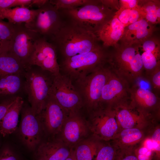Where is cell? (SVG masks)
<instances>
[{"instance_id": "obj_1", "label": "cell", "mask_w": 160, "mask_h": 160, "mask_svg": "<svg viewBox=\"0 0 160 160\" xmlns=\"http://www.w3.org/2000/svg\"><path fill=\"white\" fill-rule=\"evenodd\" d=\"M64 20L59 31L49 41L63 59L89 52L100 46L95 33L75 22Z\"/></svg>"}, {"instance_id": "obj_2", "label": "cell", "mask_w": 160, "mask_h": 160, "mask_svg": "<svg viewBox=\"0 0 160 160\" xmlns=\"http://www.w3.org/2000/svg\"><path fill=\"white\" fill-rule=\"evenodd\" d=\"M140 44L120 43L109 55L107 63L111 71L130 87L143 79V68Z\"/></svg>"}, {"instance_id": "obj_3", "label": "cell", "mask_w": 160, "mask_h": 160, "mask_svg": "<svg viewBox=\"0 0 160 160\" xmlns=\"http://www.w3.org/2000/svg\"><path fill=\"white\" fill-rule=\"evenodd\" d=\"M59 10L64 18L75 22L95 34L116 12L104 4L101 0H92L80 7Z\"/></svg>"}, {"instance_id": "obj_4", "label": "cell", "mask_w": 160, "mask_h": 160, "mask_svg": "<svg viewBox=\"0 0 160 160\" xmlns=\"http://www.w3.org/2000/svg\"><path fill=\"white\" fill-rule=\"evenodd\" d=\"M103 46L89 52L63 59L59 65L60 70L72 80L84 76L106 65L109 52Z\"/></svg>"}, {"instance_id": "obj_5", "label": "cell", "mask_w": 160, "mask_h": 160, "mask_svg": "<svg viewBox=\"0 0 160 160\" xmlns=\"http://www.w3.org/2000/svg\"><path fill=\"white\" fill-rule=\"evenodd\" d=\"M25 70V89L31 110L38 115L44 108L50 95L53 78L51 79L43 71L33 69L32 66Z\"/></svg>"}, {"instance_id": "obj_6", "label": "cell", "mask_w": 160, "mask_h": 160, "mask_svg": "<svg viewBox=\"0 0 160 160\" xmlns=\"http://www.w3.org/2000/svg\"><path fill=\"white\" fill-rule=\"evenodd\" d=\"M105 65L76 80L77 87H76L81 96L83 105L90 112L99 107L103 89L111 72L109 67Z\"/></svg>"}, {"instance_id": "obj_7", "label": "cell", "mask_w": 160, "mask_h": 160, "mask_svg": "<svg viewBox=\"0 0 160 160\" xmlns=\"http://www.w3.org/2000/svg\"><path fill=\"white\" fill-rule=\"evenodd\" d=\"M64 22L60 12L48 0L36 9L32 19L25 25L27 28L49 41L59 31Z\"/></svg>"}, {"instance_id": "obj_8", "label": "cell", "mask_w": 160, "mask_h": 160, "mask_svg": "<svg viewBox=\"0 0 160 160\" xmlns=\"http://www.w3.org/2000/svg\"><path fill=\"white\" fill-rule=\"evenodd\" d=\"M53 76L51 93L68 114L79 112L83 105L81 96L68 76Z\"/></svg>"}, {"instance_id": "obj_9", "label": "cell", "mask_w": 160, "mask_h": 160, "mask_svg": "<svg viewBox=\"0 0 160 160\" xmlns=\"http://www.w3.org/2000/svg\"><path fill=\"white\" fill-rule=\"evenodd\" d=\"M87 123L92 135L103 141L113 140L121 130L113 109L97 108L90 112Z\"/></svg>"}, {"instance_id": "obj_10", "label": "cell", "mask_w": 160, "mask_h": 160, "mask_svg": "<svg viewBox=\"0 0 160 160\" xmlns=\"http://www.w3.org/2000/svg\"><path fill=\"white\" fill-rule=\"evenodd\" d=\"M41 36L27 28L25 23L14 24L9 49L19 57L25 70L30 68L29 62L35 49L36 41Z\"/></svg>"}, {"instance_id": "obj_11", "label": "cell", "mask_w": 160, "mask_h": 160, "mask_svg": "<svg viewBox=\"0 0 160 160\" xmlns=\"http://www.w3.org/2000/svg\"><path fill=\"white\" fill-rule=\"evenodd\" d=\"M130 87L127 82L111 70L102 89L98 108L113 110L119 105L129 102Z\"/></svg>"}, {"instance_id": "obj_12", "label": "cell", "mask_w": 160, "mask_h": 160, "mask_svg": "<svg viewBox=\"0 0 160 160\" xmlns=\"http://www.w3.org/2000/svg\"><path fill=\"white\" fill-rule=\"evenodd\" d=\"M129 103L153 123L160 119V97L151 90L138 84L130 87Z\"/></svg>"}, {"instance_id": "obj_13", "label": "cell", "mask_w": 160, "mask_h": 160, "mask_svg": "<svg viewBox=\"0 0 160 160\" xmlns=\"http://www.w3.org/2000/svg\"><path fill=\"white\" fill-rule=\"evenodd\" d=\"M57 55L55 46L41 36L36 41L35 49L29 62V67L36 65L54 76L58 75L60 73Z\"/></svg>"}, {"instance_id": "obj_14", "label": "cell", "mask_w": 160, "mask_h": 160, "mask_svg": "<svg viewBox=\"0 0 160 160\" xmlns=\"http://www.w3.org/2000/svg\"><path fill=\"white\" fill-rule=\"evenodd\" d=\"M21 110L20 127L21 138L27 148L33 150L41 140V122L38 115L33 113L30 107H24Z\"/></svg>"}, {"instance_id": "obj_15", "label": "cell", "mask_w": 160, "mask_h": 160, "mask_svg": "<svg viewBox=\"0 0 160 160\" xmlns=\"http://www.w3.org/2000/svg\"><path fill=\"white\" fill-rule=\"evenodd\" d=\"M89 132L87 122L79 112L70 113L63 126L60 139L69 146L74 148L86 138Z\"/></svg>"}, {"instance_id": "obj_16", "label": "cell", "mask_w": 160, "mask_h": 160, "mask_svg": "<svg viewBox=\"0 0 160 160\" xmlns=\"http://www.w3.org/2000/svg\"><path fill=\"white\" fill-rule=\"evenodd\" d=\"M68 115L50 93L44 108L38 115L47 132L55 135L60 133Z\"/></svg>"}, {"instance_id": "obj_17", "label": "cell", "mask_w": 160, "mask_h": 160, "mask_svg": "<svg viewBox=\"0 0 160 160\" xmlns=\"http://www.w3.org/2000/svg\"><path fill=\"white\" fill-rule=\"evenodd\" d=\"M120 129L149 128L153 123L129 102L119 105L113 109Z\"/></svg>"}, {"instance_id": "obj_18", "label": "cell", "mask_w": 160, "mask_h": 160, "mask_svg": "<svg viewBox=\"0 0 160 160\" xmlns=\"http://www.w3.org/2000/svg\"><path fill=\"white\" fill-rule=\"evenodd\" d=\"M156 29L154 25L142 19L124 27L121 44H141L153 36Z\"/></svg>"}, {"instance_id": "obj_19", "label": "cell", "mask_w": 160, "mask_h": 160, "mask_svg": "<svg viewBox=\"0 0 160 160\" xmlns=\"http://www.w3.org/2000/svg\"><path fill=\"white\" fill-rule=\"evenodd\" d=\"M73 148L67 145L60 138L43 143L37 150L36 160H65L70 155Z\"/></svg>"}, {"instance_id": "obj_20", "label": "cell", "mask_w": 160, "mask_h": 160, "mask_svg": "<svg viewBox=\"0 0 160 160\" xmlns=\"http://www.w3.org/2000/svg\"><path fill=\"white\" fill-rule=\"evenodd\" d=\"M124 26L114 16L105 24L95 33L99 41L103 43L105 48L112 46L114 48L119 44L124 32Z\"/></svg>"}, {"instance_id": "obj_21", "label": "cell", "mask_w": 160, "mask_h": 160, "mask_svg": "<svg viewBox=\"0 0 160 160\" xmlns=\"http://www.w3.org/2000/svg\"><path fill=\"white\" fill-rule=\"evenodd\" d=\"M149 128L122 129L111 140L121 150L135 149L148 137Z\"/></svg>"}, {"instance_id": "obj_22", "label": "cell", "mask_w": 160, "mask_h": 160, "mask_svg": "<svg viewBox=\"0 0 160 160\" xmlns=\"http://www.w3.org/2000/svg\"><path fill=\"white\" fill-rule=\"evenodd\" d=\"M23 103L21 97L18 96L15 97L1 122L0 133L3 137L12 133L17 129L19 114Z\"/></svg>"}, {"instance_id": "obj_23", "label": "cell", "mask_w": 160, "mask_h": 160, "mask_svg": "<svg viewBox=\"0 0 160 160\" xmlns=\"http://www.w3.org/2000/svg\"><path fill=\"white\" fill-rule=\"evenodd\" d=\"M104 141L92 135L77 144L74 148L77 160H93Z\"/></svg>"}, {"instance_id": "obj_24", "label": "cell", "mask_w": 160, "mask_h": 160, "mask_svg": "<svg viewBox=\"0 0 160 160\" xmlns=\"http://www.w3.org/2000/svg\"><path fill=\"white\" fill-rule=\"evenodd\" d=\"M24 70L20 59L9 48L0 54V77L20 73Z\"/></svg>"}, {"instance_id": "obj_25", "label": "cell", "mask_w": 160, "mask_h": 160, "mask_svg": "<svg viewBox=\"0 0 160 160\" xmlns=\"http://www.w3.org/2000/svg\"><path fill=\"white\" fill-rule=\"evenodd\" d=\"M36 9H30L26 7H17L13 9H0V18L6 19L13 24L27 23L32 19Z\"/></svg>"}, {"instance_id": "obj_26", "label": "cell", "mask_w": 160, "mask_h": 160, "mask_svg": "<svg viewBox=\"0 0 160 160\" xmlns=\"http://www.w3.org/2000/svg\"><path fill=\"white\" fill-rule=\"evenodd\" d=\"M138 5L143 19L154 25L160 23L159 0H139Z\"/></svg>"}, {"instance_id": "obj_27", "label": "cell", "mask_w": 160, "mask_h": 160, "mask_svg": "<svg viewBox=\"0 0 160 160\" xmlns=\"http://www.w3.org/2000/svg\"><path fill=\"white\" fill-rule=\"evenodd\" d=\"M20 73L6 75L0 77V95H13L21 86Z\"/></svg>"}, {"instance_id": "obj_28", "label": "cell", "mask_w": 160, "mask_h": 160, "mask_svg": "<svg viewBox=\"0 0 160 160\" xmlns=\"http://www.w3.org/2000/svg\"><path fill=\"white\" fill-rule=\"evenodd\" d=\"M121 153L112 140L104 141L93 160H120Z\"/></svg>"}, {"instance_id": "obj_29", "label": "cell", "mask_w": 160, "mask_h": 160, "mask_svg": "<svg viewBox=\"0 0 160 160\" xmlns=\"http://www.w3.org/2000/svg\"><path fill=\"white\" fill-rule=\"evenodd\" d=\"M140 51L143 68V79L144 76L160 66V49Z\"/></svg>"}, {"instance_id": "obj_30", "label": "cell", "mask_w": 160, "mask_h": 160, "mask_svg": "<svg viewBox=\"0 0 160 160\" xmlns=\"http://www.w3.org/2000/svg\"><path fill=\"white\" fill-rule=\"evenodd\" d=\"M124 25V27L134 23L141 19H143L139 9H119L116 12L114 16Z\"/></svg>"}, {"instance_id": "obj_31", "label": "cell", "mask_w": 160, "mask_h": 160, "mask_svg": "<svg viewBox=\"0 0 160 160\" xmlns=\"http://www.w3.org/2000/svg\"><path fill=\"white\" fill-rule=\"evenodd\" d=\"M92 0H50L49 2L58 10L70 9L91 3Z\"/></svg>"}, {"instance_id": "obj_32", "label": "cell", "mask_w": 160, "mask_h": 160, "mask_svg": "<svg viewBox=\"0 0 160 160\" xmlns=\"http://www.w3.org/2000/svg\"><path fill=\"white\" fill-rule=\"evenodd\" d=\"M143 79L148 82L152 91L157 95H160V66L144 76Z\"/></svg>"}, {"instance_id": "obj_33", "label": "cell", "mask_w": 160, "mask_h": 160, "mask_svg": "<svg viewBox=\"0 0 160 160\" xmlns=\"http://www.w3.org/2000/svg\"><path fill=\"white\" fill-rule=\"evenodd\" d=\"M2 20L0 18V38L9 41L13 33L14 24Z\"/></svg>"}, {"instance_id": "obj_34", "label": "cell", "mask_w": 160, "mask_h": 160, "mask_svg": "<svg viewBox=\"0 0 160 160\" xmlns=\"http://www.w3.org/2000/svg\"><path fill=\"white\" fill-rule=\"evenodd\" d=\"M32 0H0V9L13 7H31Z\"/></svg>"}, {"instance_id": "obj_35", "label": "cell", "mask_w": 160, "mask_h": 160, "mask_svg": "<svg viewBox=\"0 0 160 160\" xmlns=\"http://www.w3.org/2000/svg\"><path fill=\"white\" fill-rule=\"evenodd\" d=\"M0 160H21L17 154L9 146L4 145L0 148Z\"/></svg>"}, {"instance_id": "obj_36", "label": "cell", "mask_w": 160, "mask_h": 160, "mask_svg": "<svg viewBox=\"0 0 160 160\" xmlns=\"http://www.w3.org/2000/svg\"><path fill=\"white\" fill-rule=\"evenodd\" d=\"M15 99V98L6 100L0 102V123Z\"/></svg>"}, {"instance_id": "obj_37", "label": "cell", "mask_w": 160, "mask_h": 160, "mask_svg": "<svg viewBox=\"0 0 160 160\" xmlns=\"http://www.w3.org/2000/svg\"><path fill=\"white\" fill-rule=\"evenodd\" d=\"M138 0H120L119 1L120 8L122 9H133L139 7Z\"/></svg>"}, {"instance_id": "obj_38", "label": "cell", "mask_w": 160, "mask_h": 160, "mask_svg": "<svg viewBox=\"0 0 160 160\" xmlns=\"http://www.w3.org/2000/svg\"><path fill=\"white\" fill-rule=\"evenodd\" d=\"M134 149L121 150L120 160H139L135 153Z\"/></svg>"}, {"instance_id": "obj_39", "label": "cell", "mask_w": 160, "mask_h": 160, "mask_svg": "<svg viewBox=\"0 0 160 160\" xmlns=\"http://www.w3.org/2000/svg\"><path fill=\"white\" fill-rule=\"evenodd\" d=\"M102 3L109 8L117 11L120 8L119 0H101Z\"/></svg>"}, {"instance_id": "obj_40", "label": "cell", "mask_w": 160, "mask_h": 160, "mask_svg": "<svg viewBox=\"0 0 160 160\" xmlns=\"http://www.w3.org/2000/svg\"><path fill=\"white\" fill-rule=\"evenodd\" d=\"M9 41H5L0 38V54L9 48Z\"/></svg>"}, {"instance_id": "obj_41", "label": "cell", "mask_w": 160, "mask_h": 160, "mask_svg": "<svg viewBox=\"0 0 160 160\" xmlns=\"http://www.w3.org/2000/svg\"><path fill=\"white\" fill-rule=\"evenodd\" d=\"M48 0H32L31 6H36L39 8L46 3Z\"/></svg>"}, {"instance_id": "obj_42", "label": "cell", "mask_w": 160, "mask_h": 160, "mask_svg": "<svg viewBox=\"0 0 160 160\" xmlns=\"http://www.w3.org/2000/svg\"><path fill=\"white\" fill-rule=\"evenodd\" d=\"M65 160H77L73 148L69 156Z\"/></svg>"}, {"instance_id": "obj_43", "label": "cell", "mask_w": 160, "mask_h": 160, "mask_svg": "<svg viewBox=\"0 0 160 160\" xmlns=\"http://www.w3.org/2000/svg\"><path fill=\"white\" fill-rule=\"evenodd\" d=\"M41 160V159H37V160Z\"/></svg>"}, {"instance_id": "obj_44", "label": "cell", "mask_w": 160, "mask_h": 160, "mask_svg": "<svg viewBox=\"0 0 160 160\" xmlns=\"http://www.w3.org/2000/svg\"><path fill=\"white\" fill-rule=\"evenodd\" d=\"M0 134H1L0 133Z\"/></svg>"}]
</instances>
